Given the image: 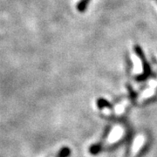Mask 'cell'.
I'll use <instances>...</instances> for the list:
<instances>
[{"label": "cell", "instance_id": "cell-1", "mask_svg": "<svg viewBox=\"0 0 157 157\" xmlns=\"http://www.w3.org/2000/svg\"><path fill=\"white\" fill-rule=\"evenodd\" d=\"M125 132H126V129L122 125L114 126L104 140H101L99 144H97V145L92 147V152L97 153V152L102 150L103 148L108 147L113 144H114L115 142H117L118 140H120L123 137Z\"/></svg>", "mask_w": 157, "mask_h": 157}, {"label": "cell", "instance_id": "cell-2", "mask_svg": "<svg viewBox=\"0 0 157 157\" xmlns=\"http://www.w3.org/2000/svg\"><path fill=\"white\" fill-rule=\"evenodd\" d=\"M147 136L144 134H139L135 137L134 140L132 141V144L130 146L129 151L127 154L126 157H136L142 147L146 144Z\"/></svg>", "mask_w": 157, "mask_h": 157}, {"label": "cell", "instance_id": "cell-3", "mask_svg": "<svg viewBox=\"0 0 157 157\" xmlns=\"http://www.w3.org/2000/svg\"><path fill=\"white\" fill-rule=\"evenodd\" d=\"M71 154V151L68 147H63L60 149V151L58 153L57 157H68Z\"/></svg>", "mask_w": 157, "mask_h": 157}]
</instances>
